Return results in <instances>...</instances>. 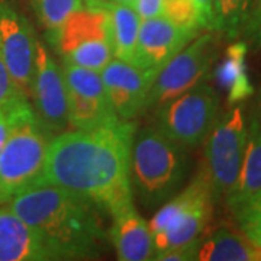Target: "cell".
Wrapping results in <instances>:
<instances>
[{
  "label": "cell",
  "instance_id": "obj_1",
  "mask_svg": "<svg viewBox=\"0 0 261 261\" xmlns=\"http://www.w3.org/2000/svg\"><path fill=\"white\" fill-rule=\"evenodd\" d=\"M135 132V122L118 119L97 128L57 134L49 141L37 183L67 189L108 214L115 203L134 196L129 159Z\"/></svg>",
  "mask_w": 261,
  "mask_h": 261
},
{
  "label": "cell",
  "instance_id": "obj_2",
  "mask_svg": "<svg viewBox=\"0 0 261 261\" xmlns=\"http://www.w3.org/2000/svg\"><path fill=\"white\" fill-rule=\"evenodd\" d=\"M8 207L32 228L53 260L99 258L109 241L102 207L56 185L27 187Z\"/></svg>",
  "mask_w": 261,
  "mask_h": 261
},
{
  "label": "cell",
  "instance_id": "obj_3",
  "mask_svg": "<svg viewBox=\"0 0 261 261\" xmlns=\"http://www.w3.org/2000/svg\"><path fill=\"white\" fill-rule=\"evenodd\" d=\"M190 157L186 147L154 125L137 130L130 147L129 183L145 209H155L177 195L186 181Z\"/></svg>",
  "mask_w": 261,
  "mask_h": 261
},
{
  "label": "cell",
  "instance_id": "obj_4",
  "mask_svg": "<svg viewBox=\"0 0 261 261\" xmlns=\"http://www.w3.org/2000/svg\"><path fill=\"white\" fill-rule=\"evenodd\" d=\"M214 205L211 185L200 170L183 190L164 202L151 218L148 226L154 255L199 240L212 219Z\"/></svg>",
  "mask_w": 261,
  "mask_h": 261
},
{
  "label": "cell",
  "instance_id": "obj_5",
  "mask_svg": "<svg viewBox=\"0 0 261 261\" xmlns=\"http://www.w3.org/2000/svg\"><path fill=\"white\" fill-rule=\"evenodd\" d=\"M219 106L218 90L203 80L152 112L154 126L187 149L197 148L218 119Z\"/></svg>",
  "mask_w": 261,
  "mask_h": 261
},
{
  "label": "cell",
  "instance_id": "obj_6",
  "mask_svg": "<svg viewBox=\"0 0 261 261\" xmlns=\"http://www.w3.org/2000/svg\"><path fill=\"white\" fill-rule=\"evenodd\" d=\"M51 138L35 113L15 128L0 151V203L39 180Z\"/></svg>",
  "mask_w": 261,
  "mask_h": 261
},
{
  "label": "cell",
  "instance_id": "obj_7",
  "mask_svg": "<svg viewBox=\"0 0 261 261\" xmlns=\"http://www.w3.org/2000/svg\"><path fill=\"white\" fill-rule=\"evenodd\" d=\"M247 132L248 125L240 103L218 116L206 137L202 171L211 185L215 202L225 200L238 177L247 144Z\"/></svg>",
  "mask_w": 261,
  "mask_h": 261
},
{
  "label": "cell",
  "instance_id": "obj_8",
  "mask_svg": "<svg viewBox=\"0 0 261 261\" xmlns=\"http://www.w3.org/2000/svg\"><path fill=\"white\" fill-rule=\"evenodd\" d=\"M63 63L100 73L113 58L108 13L105 8H82L73 12L49 42Z\"/></svg>",
  "mask_w": 261,
  "mask_h": 261
},
{
  "label": "cell",
  "instance_id": "obj_9",
  "mask_svg": "<svg viewBox=\"0 0 261 261\" xmlns=\"http://www.w3.org/2000/svg\"><path fill=\"white\" fill-rule=\"evenodd\" d=\"M219 37L215 31L197 35L160 70L149 89L145 112H155L209 77L218 57Z\"/></svg>",
  "mask_w": 261,
  "mask_h": 261
},
{
  "label": "cell",
  "instance_id": "obj_10",
  "mask_svg": "<svg viewBox=\"0 0 261 261\" xmlns=\"http://www.w3.org/2000/svg\"><path fill=\"white\" fill-rule=\"evenodd\" d=\"M70 126L90 129L118 121L111 100L105 90L100 73L63 63Z\"/></svg>",
  "mask_w": 261,
  "mask_h": 261
},
{
  "label": "cell",
  "instance_id": "obj_11",
  "mask_svg": "<svg viewBox=\"0 0 261 261\" xmlns=\"http://www.w3.org/2000/svg\"><path fill=\"white\" fill-rule=\"evenodd\" d=\"M38 122L51 137L70 126L68 102L63 71L49 54L47 45L37 41V56L31 92Z\"/></svg>",
  "mask_w": 261,
  "mask_h": 261
},
{
  "label": "cell",
  "instance_id": "obj_12",
  "mask_svg": "<svg viewBox=\"0 0 261 261\" xmlns=\"http://www.w3.org/2000/svg\"><path fill=\"white\" fill-rule=\"evenodd\" d=\"M37 41L27 18L8 3H0V56L27 96L34 77Z\"/></svg>",
  "mask_w": 261,
  "mask_h": 261
},
{
  "label": "cell",
  "instance_id": "obj_13",
  "mask_svg": "<svg viewBox=\"0 0 261 261\" xmlns=\"http://www.w3.org/2000/svg\"><path fill=\"white\" fill-rule=\"evenodd\" d=\"M157 73L141 70L132 63L111 60L100 71L103 86L116 116L122 121H134L145 112L151 86Z\"/></svg>",
  "mask_w": 261,
  "mask_h": 261
},
{
  "label": "cell",
  "instance_id": "obj_14",
  "mask_svg": "<svg viewBox=\"0 0 261 261\" xmlns=\"http://www.w3.org/2000/svg\"><path fill=\"white\" fill-rule=\"evenodd\" d=\"M197 35L199 31L177 27L163 15L142 19L132 64L159 73Z\"/></svg>",
  "mask_w": 261,
  "mask_h": 261
},
{
  "label": "cell",
  "instance_id": "obj_15",
  "mask_svg": "<svg viewBox=\"0 0 261 261\" xmlns=\"http://www.w3.org/2000/svg\"><path fill=\"white\" fill-rule=\"evenodd\" d=\"M108 214L112 219L108 238L116 251V257L121 261L152 260V235L148 222H145L134 205V196L115 203Z\"/></svg>",
  "mask_w": 261,
  "mask_h": 261
},
{
  "label": "cell",
  "instance_id": "obj_16",
  "mask_svg": "<svg viewBox=\"0 0 261 261\" xmlns=\"http://www.w3.org/2000/svg\"><path fill=\"white\" fill-rule=\"evenodd\" d=\"M53 260L32 228L9 207L0 209V261Z\"/></svg>",
  "mask_w": 261,
  "mask_h": 261
},
{
  "label": "cell",
  "instance_id": "obj_17",
  "mask_svg": "<svg viewBox=\"0 0 261 261\" xmlns=\"http://www.w3.org/2000/svg\"><path fill=\"white\" fill-rule=\"evenodd\" d=\"M258 193H261V128L250 118L241 168L231 192L225 197V203L233 215Z\"/></svg>",
  "mask_w": 261,
  "mask_h": 261
},
{
  "label": "cell",
  "instance_id": "obj_18",
  "mask_svg": "<svg viewBox=\"0 0 261 261\" xmlns=\"http://www.w3.org/2000/svg\"><path fill=\"white\" fill-rule=\"evenodd\" d=\"M248 49L245 41H235L226 47L221 63L214 68L215 83L226 93L229 106L245 102L254 94V86L247 68Z\"/></svg>",
  "mask_w": 261,
  "mask_h": 261
},
{
  "label": "cell",
  "instance_id": "obj_19",
  "mask_svg": "<svg viewBox=\"0 0 261 261\" xmlns=\"http://www.w3.org/2000/svg\"><path fill=\"white\" fill-rule=\"evenodd\" d=\"M196 260L200 261H260L261 250L229 225H221L200 237Z\"/></svg>",
  "mask_w": 261,
  "mask_h": 261
},
{
  "label": "cell",
  "instance_id": "obj_20",
  "mask_svg": "<svg viewBox=\"0 0 261 261\" xmlns=\"http://www.w3.org/2000/svg\"><path fill=\"white\" fill-rule=\"evenodd\" d=\"M105 9L108 13V29L113 58L132 63L140 34V15L132 5L123 3L108 2Z\"/></svg>",
  "mask_w": 261,
  "mask_h": 261
},
{
  "label": "cell",
  "instance_id": "obj_21",
  "mask_svg": "<svg viewBox=\"0 0 261 261\" xmlns=\"http://www.w3.org/2000/svg\"><path fill=\"white\" fill-rule=\"evenodd\" d=\"M252 0H214V31L228 41L241 37Z\"/></svg>",
  "mask_w": 261,
  "mask_h": 261
},
{
  "label": "cell",
  "instance_id": "obj_22",
  "mask_svg": "<svg viewBox=\"0 0 261 261\" xmlns=\"http://www.w3.org/2000/svg\"><path fill=\"white\" fill-rule=\"evenodd\" d=\"M32 8L38 22L45 29L48 42L73 12L84 8L83 0H32Z\"/></svg>",
  "mask_w": 261,
  "mask_h": 261
},
{
  "label": "cell",
  "instance_id": "obj_23",
  "mask_svg": "<svg viewBox=\"0 0 261 261\" xmlns=\"http://www.w3.org/2000/svg\"><path fill=\"white\" fill-rule=\"evenodd\" d=\"M34 113V108L28 102V97H22L0 108V151L19 123Z\"/></svg>",
  "mask_w": 261,
  "mask_h": 261
},
{
  "label": "cell",
  "instance_id": "obj_24",
  "mask_svg": "<svg viewBox=\"0 0 261 261\" xmlns=\"http://www.w3.org/2000/svg\"><path fill=\"white\" fill-rule=\"evenodd\" d=\"M238 229L261 250V193L233 214Z\"/></svg>",
  "mask_w": 261,
  "mask_h": 261
},
{
  "label": "cell",
  "instance_id": "obj_25",
  "mask_svg": "<svg viewBox=\"0 0 261 261\" xmlns=\"http://www.w3.org/2000/svg\"><path fill=\"white\" fill-rule=\"evenodd\" d=\"M161 15L181 28L200 31L197 12L190 0H163Z\"/></svg>",
  "mask_w": 261,
  "mask_h": 261
},
{
  "label": "cell",
  "instance_id": "obj_26",
  "mask_svg": "<svg viewBox=\"0 0 261 261\" xmlns=\"http://www.w3.org/2000/svg\"><path fill=\"white\" fill-rule=\"evenodd\" d=\"M241 37L250 49L258 51L261 48V0H252Z\"/></svg>",
  "mask_w": 261,
  "mask_h": 261
},
{
  "label": "cell",
  "instance_id": "obj_27",
  "mask_svg": "<svg viewBox=\"0 0 261 261\" xmlns=\"http://www.w3.org/2000/svg\"><path fill=\"white\" fill-rule=\"evenodd\" d=\"M22 97H27V94L22 92V89L13 80L8 65L5 64L0 56V108Z\"/></svg>",
  "mask_w": 261,
  "mask_h": 261
},
{
  "label": "cell",
  "instance_id": "obj_28",
  "mask_svg": "<svg viewBox=\"0 0 261 261\" xmlns=\"http://www.w3.org/2000/svg\"><path fill=\"white\" fill-rule=\"evenodd\" d=\"M199 243H200V238L192 241V243L183 244V245H178L174 247L171 250H167L164 252H160L155 254L152 257V260L159 261H193L197 257V250H199Z\"/></svg>",
  "mask_w": 261,
  "mask_h": 261
},
{
  "label": "cell",
  "instance_id": "obj_29",
  "mask_svg": "<svg viewBox=\"0 0 261 261\" xmlns=\"http://www.w3.org/2000/svg\"><path fill=\"white\" fill-rule=\"evenodd\" d=\"M197 12L199 25L202 29L214 31V0H190Z\"/></svg>",
  "mask_w": 261,
  "mask_h": 261
},
{
  "label": "cell",
  "instance_id": "obj_30",
  "mask_svg": "<svg viewBox=\"0 0 261 261\" xmlns=\"http://www.w3.org/2000/svg\"><path fill=\"white\" fill-rule=\"evenodd\" d=\"M161 5L163 0H135L132 6L135 8L142 20V19L154 18L161 15Z\"/></svg>",
  "mask_w": 261,
  "mask_h": 261
},
{
  "label": "cell",
  "instance_id": "obj_31",
  "mask_svg": "<svg viewBox=\"0 0 261 261\" xmlns=\"http://www.w3.org/2000/svg\"><path fill=\"white\" fill-rule=\"evenodd\" d=\"M251 118L258 123V126L261 128V90L258 92V94H257V99H255V102H254Z\"/></svg>",
  "mask_w": 261,
  "mask_h": 261
},
{
  "label": "cell",
  "instance_id": "obj_32",
  "mask_svg": "<svg viewBox=\"0 0 261 261\" xmlns=\"http://www.w3.org/2000/svg\"><path fill=\"white\" fill-rule=\"evenodd\" d=\"M86 8H92V9H97V8H105L108 0H83Z\"/></svg>",
  "mask_w": 261,
  "mask_h": 261
},
{
  "label": "cell",
  "instance_id": "obj_33",
  "mask_svg": "<svg viewBox=\"0 0 261 261\" xmlns=\"http://www.w3.org/2000/svg\"><path fill=\"white\" fill-rule=\"evenodd\" d=\"M111 3H123V5H134L135 0H108Z\"/></svg>",
  "mask_w": 261,
  "mask_h": 261
}]
</instances>
